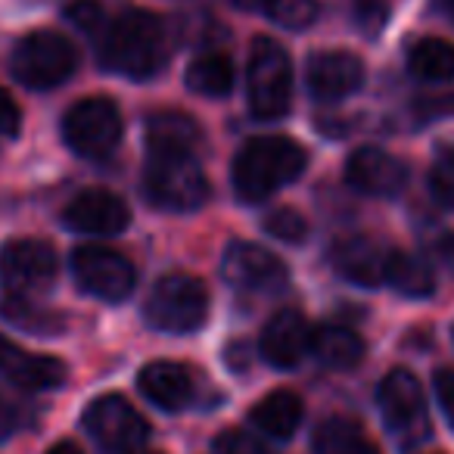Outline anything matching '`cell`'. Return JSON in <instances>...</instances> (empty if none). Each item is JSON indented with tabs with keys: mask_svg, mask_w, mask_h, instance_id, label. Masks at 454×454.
I'll return each instance as SVG.
<instances>
[{
	"mask_svg": "<svg viewBox=\"0 0 454 454\" xmlns=\"http://www.w3.org/2000/svg\"><path fill=\"white\" fill-rule=\"evenodd\" d=\"M100 63L128 78H150L165 66L171 51L168 26L146 10H121L94 35Z\"/></svg>",
	"mask_w": 454,
	"mask_h": 454,
	"instance_id": "obj_1",
	"label": "cell"
},
{
	"mask_svg": "<svg viewBox=\"0 0 454 454\" xmlns=\"http://www.w3.org/2000/svg\"><path fill=\"white\" fill-rule=\"evenodd\" d=\"M309 165V153L290 137H255L234 159V190L243 202H262Z\"/></svg>",
	"mask_w": 454,
	"mask_h": 454,
	"instance_id": "obj_2",
	"label": "cell"
},
{
	"mask_svg": "<svg viewBox=\"0 0 454 454\" xmlns=\"http://www.w3.org/2000/svg\"><path fill=\"white\" fill-rule=\"evenodd\" d=\"M144 193L165 212H193L206 202L208 177L193 153H150L144 171Z\"/></svg>",
	"mask_w": 454,
	"mask_h": 454,
	"instance_id": "obj_3",
	"label": "cell"
},
{
	"mask_svg": "<svg viewBox=\"0 0 454 454\" xmlns=\"http://www.w3.org/2000/svg\"><path fill=\"white\" fill-rule=\"evenodd\" d=\"M293 66L286 51L271 38H255L249 47V113L262 121L280 119L290 109Z\"/></svg>",
	"mask_w": 454,
	"mask_h": 454,
	"instance_id": "obj_4",
	"label": "cell"
},
{
	"mask_svg": "<svg viewBox=\"0 0 454 454\" xmlns=\"http://www.w3.org/2000/svg\"><path fill=\"white\" fill-rule=\"evenodd\" d=\"M146 321L162 333H190L208 315V290L193 274H165L144 305Z\"/></svg>",
	"mask_w": 454,
	"mask_h": 454,
	"instance_id": "obj_5",
	"label": "cell"
},
{
	"mask_svg": "<svg viewBox=\"0 0 454 454\" xmlns=\"http://www.w3.org/2000/svg\"><path fill=\"white\" fill-rule=\"evenodd\" d=\"M78 53L72 47V41L59 32H32L28 38H22L13 51V75L16 82H22L26 88L47 90L63 84L66 78L75 72Z\"/></svg>",
	"mask_w": 454,
	"mask_h": 454,
	"instance_id": "obj_6",
	"label": "cell"
},
{
	"mask_svg": "<svg viewBox=\"0 0 454 454\" xmlns=\"http://www.w3.org/2000/svg\"><path fill=\"white\" fill-rule=\"evenodd\" d=\"M63 137L78 156H106L121 137L119 106L106 97L75 103L63 119Z\"/></svg>",
	"mask_w": 454,
	"mask_h": 454,
	"instance_id": "obj_7",
	"label": "cell"
},
{
	"mask_svg": "<svg viewBox=\"0 0 454 454\" xmlns=\"http://www.w3.org/2000/svg\"><path fill=\"white\" fill-rule=\"evenodd\" d=\"M72 271L84 293L103 299V302H121L134 290V265L121 253L109 247H78L72 253Z\"/></svg>",
	"mask_w": 454,
	"mask_h": 454,
	"instance_id": "obj_8",
	"label": "cell"
},
{
	"mask_svg": "<svg viewBox=\"0 0 454 454\" xmlns=\"http://www.w3.org/2000/svg\"><path fill=\"white\" fill-rule=\"evenodd\" d=\"M57 280V253L41 240H10L0 247V286L10 296H32Z\"/></svg>",
	"mask_w": 454,
	"mask_h": 454,
	"instance_id": "obj_9",
	"label": "cell"
},
{
	"mask_svg": "<svg viewBox=\"0 0 454 454\" xmlns=\"http://www.w3.org/2000/svg\"><path fill=\"white\" fill-rule=\"evenodd\" d=\"M84 427L106 451H134L150 435V423L121 395H100L84 411Z\"/></svg>",
	"mask_w": 454,
	"mask_h": 454,
	"instance_id": "obj_10",
	"label": "cell"
},
{
	"mask_svg": "<svg viewBox=\"0 0 454 454\" xmlns=\"http://www.w3.org/2000/svg\"><path fill=\"white\" fill-rule=\"evenodd\" d=\"M221 274L240 293H278L286 286V265L274 253L255 243H234L227 247Z\"/></svg>",
	"mask_w": 454,
	"mask_h": 454,
	"instance_id": "obj_11",
	"label": "cell"
},
{
	"mask_svg": "<svg viewBox=\"0 0 454 454\" xmlns=\"http://www.w3.org/2000/svg\"><path fill=\"white\" fill-rule=\"evenodd\" d=\"M383 420L392 433H423L429 427L423 408V389L411 371H392L377 392Z\"/></svg>",
	"mask_w": 454,
	"mask_h": 454,
	"instance_id": "obj_12",
	"label": "cell"
},
{
	"mask_svg": "<svg viewBox=\"0 0 454 454\" xmlns=\"http://www.w3.org/2000/svg\"><path fill=\"white\" fill-rule=\"evenodd\" d=\"M128 221H131V212L128 206L109 190H82L69 206L63 208V224L69 231H82V234H119L125 231Z\"/></svg>",
	"mask_w": 454,
	"mask_h": 454,
	"instance_id": "obj_13",
	"label": "cell"
},
{
	"mask_svg": "<svg viewBox=\"0 0 454 454\" xmlns=\"http://www.w3.org/2000/svg\"><path fill=\"white\" fill-rule=\"evenodd\" d=\"M305 82L315 100L333 103L342 97L355 94L364 82V63L355 53L346 51H321L309 59L305 69Z\"/></svg>",
	"mask_w": 454,
	"mask_h": 454,
	"instance_id": "obj_14",
	"label": "cell"
},
{
	"mask_svg": "<svg viewBox=\"0 0 454 454\" xmlns=\"http://www.w3.org/2000/svg\"><path fill=\"white\" fill-rule=\"evenodd\" d=\"M346 181L367 196H395L408 184V168L380 146H361L348 156Z\"/></svg>",
	"mask_w": 454,
	"mask_h": 454,
	"instance_id": "obj_15",
	"label": "cell"
},
{
	"mask_svg": "<svg viewBox=\"0 0 454 454\" xmlns=\"http://www.w3.org/2000/svg\"><path fill=\"white\" fill-rule=\"evenodd\" d=\"M386 262H389V253L371 237H346L330 249L333 271L348 284L367 286V290L386 284Z\"/></svg>",
	"mask_w": 454,
	"mask_h": 454,
	"instance_id": "obj_16",
	"label": "cell"
},
{
	"mask_svg": "<svg viewBox=\"0 0 454 454\" xmlns=\"http://www.w3.org/2000/svg\"><path fill=\"white\" fill-rule=\"evenodd\" d=\"M311 348V327L299 311L284 309L262 330V355L274 367H296Z\"/></svg>",
	"mask_w": 454,
	"mask_h": 454,
	"instance_id": "obj_17",
	"label": "cell"
},
{
	"mask_svg": "<svg viewBox=\"0 0 454 454\" xmlns=\"http://www.w3.org/2000/svg\"><path fill=\"white\" fill-rule=\"evenodd\" d=\"M0 373H7L22 389H53L66 380V364L51 355H28L0 336Z\"/></svg>",
	"mask_w": 454,
	"mask_h": 454,
	"instance_id": "obj_18",
	"label": "cell"
},
{
	"mask_svg": "<svg viewBox=\"0 0 454 454\" xmlns=\"http://www.w3.org/2000/svg\"><path fill=\"white\" fill-rule=\"evenodd\" d=\"M137 383L140 392L165 411L184 408L193 398V377H190L187 367L175 364V361H153V364H146L140 371Z\"/></svg>",
	"mask_w": 454,
	"mask_h": 454,
	"instance_id": "obj_19",
	"label": "cell"
},
{
	"mask_svg": "<svg viewBox=\"0 0 454 454\" xmlns=\"http://www.w3.org/2000/svg\"><path fill=\"white\" fill-rule=\"evenodd\" d=\"M200 144V125L184 113H156L146 119V150L150 153H193Z\"/></svg>",
	"mask_w": 454,
	"mask_h": 454,
	"instance_id": "obj_20",
	"label": "cell"
},
{
	"mask_svg": "<svg viewBox=\"0 0 454 454\" xmlns=\"http://www.w3.org/2000/svg\"><path fill=\"white\" fill-rule=\"evenodd\" d=\"M311 352L317 361L333 371H352L364 358V342L352 327H340V324H327L317 333H311Z\"/></svg>",
	"mask_w": 454,
	"mask_h": 454,
	"instance_id": "obj_21",
	"label": "cell"
},
{
	"mask_svg": "<svg viewBox=\"0 0 454 454\" xmlns=\"http://www.w3.org/2000/svg\"><path fill=\"white\" fill-rule=\"evenodd\" d=\"M302 414H305L302 398L290 389H278L253 408V423L262 433L274 435V439H286V435L296 433V427L302 423Z\"/></svg>",
	"mask_w": 454,
	"mask_h": 454,
	"instance_id": "obj_22",
	"label": "cell"
},
{
	"mask_svg": "<svg viewBox=\"0 0 454 454\" xmlns=\"http://www.w3.org/2000/svg\"><path fill=\"white\" fill-rule=\"evenodd\" d=\"M315 454H383L377 442L348 417H330L315 429Z\"/></svg>",
	"mask_w": 454,
	"mask_h": 454,
	"instance_id": "obj_23",
	"label": "cell"
},
{
	"mask_svg": "<svg viewBox=\"0 0 454 454\" xmlns=\"http://www.w3.org/2000/svg\"><path fill=\"white\" fill-rule=\"evenodd\" d=\"M408 69L420 82H451L454 78V44L445 38H423L411 47Z\"/></svg>",
	"mask_w": 454,
	"mask_h": 454,
	"instance_id": "obj_24",
	"label": "cell"
},
{
	"mask_svg": "<svg viewBox=\"0 0 454 454\" xmlns=\"http://www.w3.org/2000/svg\"><path fill=\"white\" fill-rule=\"evenodd\" d=\"M386 284L395 293L411 296V299H423L435 290V278H433V271H429V265L411 253H389V262H386Z\"/></svg>",
	"mask_w": 454,
	"mask_h": 454,
	"instance_id": "obj_25",
	"label": "cell"
},
{
	"mask_svg": "<svg viewBox=\"0 0 454 454\" xmlns=\"http://www.w3.org/2000/svg\"><path fill=\"white\" fill-rule=\"evenodd\" d=\"M187 88L202 97H227L234 88V63L224 53H206L187 66Z\"/></svg>",
	"mask_w": 454,
	"mask_h": 454,
	"instance_id": "obj_26",
	"label": "cell"
},
{
	"mask_svg": "<svg viewBox=\"0 0 454 454\" xmlns=\"http://www.w3.org/2000/svg\"><path fill=\"white\" fill-rule=\"evenodd\" d=\"M0 315L10 317L13 324H20V327L35 330V333H51V330H59V327H53V324H59V317L51 315V311L35 309V302H28L26 296H10L7 302L0 305Z\"/></svg>",
	"mask_w": 454,
	"mask_h": 454,
	"instance_id": "obj_27",
	"label": "cell"
},
{
	"mask_svg": "<svg viewBox=\"0 0 454 454\" xmlns=\"http://www.w3.org/2000/svg\"><path fill=\"white\" fill-rule=\"evenodd\" d=\"M265 10L278 26L299 32L317 20V0H265Z\"/></svg>",
	"mask_w": 454,
	"mask_h": 454,
	"instance_id": "obj_28",
	"label": "cell"
},
{
	"mask_svg": "<svg viewBox=\"0 0 454 454\" xmlns=\"http://www.w3.org/2000/svg\"><path fill=\"white\" fill-rule=\"evenodd\" d=\"M429 190H433L435 202L454 208V146L451 150H442L439 159L433 162V171H429Z\"/></svg>",
	"mask_w": 454,
	"mask_h": 454,
	"instance_id": "obj_29",
	"label": "cell"
},
{
	"mask_svg": "<svg viewBox=\"0 0 454 454\" xmlns=\"http://www.w3.org/2000/svg\"><path fill=\"white\" fill-rule=\"evenodd\" d=\"M265 231L284 243H302L305 234H309V224H305L302 215L293 212V208H278V212H271L265 218Z\"/></svg>",
	"mask_w": 454,
	"mask_h": 454,
	"instance_id": "obj_30",
	"label": "cell"
},
{
	"mask_svg": "<svg viewBox=\"0 0 454 454\" xmlns=\"http://www.w3.org/2000/svg\"><path fill=\"white\" fill-rule=\"evenodd\" d=\"M69 20L75 22L82 32H88L90 38H94L103 22H106V10H103V4H97V0H75L69 7Z\"/></svg>",
	"mask_w": 454,
	"mask_h": 454,
	"instance_id": "obj_31",
	"label": "cell"
},
{
	"mask_svg": "<svg viewBox=\"0 0 454 454\" xmlns=\"http://www.w3.org/2000/svg\"><path fill=\"white\" fill-rule=\"evenodd\" d=\"M215 451L218 454H268L262 442H255L249 433L243 429H227L215 439Z\"/></svg>",
	"mask_w": 454,
	"mask_h": 454,
	"instance_id": "obj_32",
	"label": "cell"
},
{
	"mask_svg": "<svg viewBox=\"0 0 454 454\" xmlns=\"http://www.w3.org/2000/svg\"><path fill=\"white\" fill-rule=\"evenodd\" d=\"M20 125H22L20 106H16L13 97H10L7 90L0 88V134H7V137H16V134H20Z\"/></svg>",
	"mask_w": 454,
	"mask_h": 454,
	"instance_id": "obj_33",
	"label": "cell"
},
{
	"mask_svg": "<svg viewBox=\"0 0 454 454\" xmlns=\"http://www.w3.org/2000/svg\"><path fill=\"white\" fill-rule=\"evenodd\" d=\"M435 395H439V404L445 411L448 423L454 427V371L435 373Z\"/></svg>",
	"mask_w": 454,
	"mask_h": 454,
	"instance_id": "obj_34",
	"label": "cell"
},
{
	"mask_svg": "<svg viewBox=\"0 0 454 454\" xmlns=\"http://www.w3.org/2000/svg\"><path fill=\"white\" fill-rule=\"evenodd\" d=\"M358 26L361 28H367V32H373L377 28L380 32V26H383V20H386V10H383V4L380 0H358Z\"/></svg>",
	"mask_w": 454,
	"mask_h": 454,
	"instance_id": "obj_35",
	"label": "cell"
},
{
	"mask_svg": "<svg viewBox=\"0 0 454 454\" xmlns=\"http://www.w3.org/2000/svg\"><path fill=\"white\" fill-rule=\"evenodd\" d=\"M16 427H20V408L10 398L0 395V435L13 433Z\"/></svg>",
	"mask_w": 454,
	"mask_h": 454,
	"instance_id": "obj_36",
	"label": "cell"
},
{
	"mask_svg": "<svg viewBox=\"0 0 454 454\" xmlns=\"http://www.w3.org/2000/svg\"><path fill=\"white\" fill-rule=\"evenodd\" d=\"M423 113L427 115H448L454 113V97H433V100H420Z\"/></svg>",
	"mask_w": 454,
	"mask_h": 454,
	"instance_id": "obj_37",
	"label": "cell"
},
{
	"mask_svg": "<svg viewBox=\"0 0 454 454\" xmlns=\"http://www.w3.org/2000/svg\"><path fill=\"white\" fill-rule=\"evenodd\" d=\"M47 454H84L75 442H57V445L47 448Z\"/></svg>",
	"mask_w": 454,
	"mask_h": 454,
	"instance_id": "obj_38",
	"label": "cell"
},
{
	"mask_svg": "<svg viewBox=\"0 0 454 454\" xmlns=\"http://www.w3.org/2000/svg\"><path fill=\"white\" fill-rule=\"evenodd\" d=\"M435 10H442V13L454 22V0H435Z\"/></svg>",
	"mask_w": 454,
	"mask_h": 454,
	"instance_id": "obj_39",
	"label": "cell"
},
{
	"mask_svg": "<svg viewBox=\"0 0 454 454\" xmlns=\"http://www.w3.org/2000/svg\"><path fill=\"white\" fill-rule=\"evenodd\" d=\"M237 7H265V0H234Z\"/></svg>",
	"mask_w": 454,
	"mask_h": 454,
	"instance_id": "obj_40",
	"label": "cell"
},
{
	"mask_svg": "<svg viewBox=\"0 0 454 454\" xmlns=\"http://www.w3.org/2000/svg\"><path fill=\"white\" fill-rule=\"evenodd\" d=\"M140 454H159V451H140Z\"/></svg>",
	"mask_w": 454,
	"mask_h": 454,
	"instance_id": "obj_41",
	"label": "cell"
}]
</instances>
